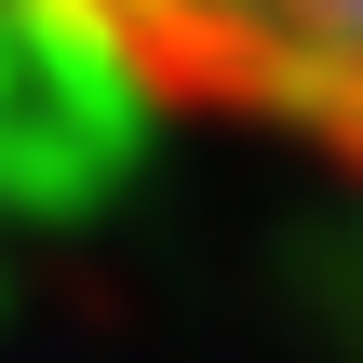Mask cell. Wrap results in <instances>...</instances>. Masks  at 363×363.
I'll return each instance as SVG.
<instances>
[{
	"instance_id": "obj_1",
	"label": "cell",
	"mask_w": 363,
	"mask_h": 363,
	"mask_svg": "<svg viewBox=\"0 0 363 363\" xmlns=\"http://www.w3.org/2000/svg\"><path fill=\"white\" fill-rule=\"evenodd\" d=\"M54 13L148 94L229 108L363 175V0H54Z\"/></svg>"
}]
</instances>
